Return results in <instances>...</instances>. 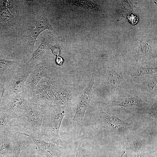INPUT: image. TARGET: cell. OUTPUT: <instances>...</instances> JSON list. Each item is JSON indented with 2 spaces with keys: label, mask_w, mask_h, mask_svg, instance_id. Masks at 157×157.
Segmentation results:
<instances>
[{
  "label": "cell",
  "mask_w": 157,
  "mask_h": 157,
  "mask_svg": "<svg viewBox=\"0 0 157 157\" xmlns=\"http://www.w3.org/2000/svg\"><path fill=\"white\" fill-rule=\"evenodd\" d=\"M21 5L22 8L21 6L18 10L16 34L21 36L33 53L40 34L46 29H53L45 15L40 12L37 1H22Z\"/></svg>",
  "instance_id": "6da1fadb"
},
{
  "label": "cell",
  "mask_w": 157,
  "mask_h": 157,
  "mask_svg": "<svg viewBox=\"0 0 157 157\" xmlns=\"http://www.w3.org/2000/svg\"><path fill=\"white\" fill-rule=\"evenodd\" d=\"M12 9L9 8V0H0V44L4 40L15 33L16 18Z\"/></svg>",
  "instance_id": "5b68a950"
},
{
  "label": "cell",
  "mask_w": 157,
  "mask_h": 157,
  "mask_svg": "<svg viewBox=\"0 0 157 157\" xmlns=\"http://www.w3.org/2000/svg\"><path fill=\"white\" fill-rule=\"evenodd\" d=\"M134 153L137 157H145L144 148L142 141L139 138H134L131 143Z\"/></svg>",
  "instance_id": "e0dca14e"
},
{
  "label": "cell",
  "mask_w": 157,
  "mask_h": 157,
  "mask_svg": "<svg viewBox=\"0 0 157 157\" xmlns=\"http://www.w3.org/2000/svg\"><path fill=\"white\" fill-rule=\"evenodd\" d=\"M8 97V103L2 106L1 111L7 112L17 119L31 104V98L25 91Z\"/></svg>",
  "instance_id": "ba28073f"
},
{
  "label": "cell",
  "mask_w": 157,
  "mask_h": 157,
  "mask_svg": "<svg viewBox=\"0 0 157 157\" xmlns=\"http://www.w3.org/2000/svg\"><path fill=\"white\" fill-rule=\"evenodd\" d=\"M148 120L149 123L156 127L157 124V105L155 102L149 110L148 115Z\"/></svg>",
  "instance_id": "ac0fdd59"
},
{
  "label": "cell",
  "mask_w": 157,
  "mask_h": 157,
  "mask_svg": "<svg viewBox=\"0 0 157 157\" xmlns=\"http://www.w3.org/2000/svg\"><path fill=\"white\" fill-rule=\"evenodd\" d=\"M27 153L28 155V157H33L32 154H31V152L30 151V149H29V147L26 149Z\"/></svg>",
  "instance_id": "83f0119b"
},
{
  "label": "cell",
  "mask_w": 157,
  "mask_h": 157,
  "mask_svg": "<svg viewBox=\"0 0 157 157\" xmlns=\"http://www.w3.org/2000/svg\"><path fill=\"white\" fill-rule=\"evenodd\" d=\"M100 117L103 122L111 129L119 134L128 132L131 124L125 122L117 116L108 114L104 111L100 113Z\"/></svg>",
  "instance_id": "8fae6325"
},
{
  "label": "cell",
  "mask_w": 157,
  "mask_h": 157,
  "mask_svg": "<svg viewBox=\"0 0 157 157\" xmlns=\"http://www.w3.org/2000/svg\"><path fill=\"white\" fill-rule=\"evenodd\" d=\"M40 60L35 64L25 82V91L28 93L31 98L35 86L42 78L48 77V66Z\"/></svg>",
  "instance_id": "9c48e42d"
},
{
  "label": "cell",
  "mask_w": 157,
  "mask_h": 157,
  "mask_svg": "<svg viewBox=\"0 0 157 157\" xmlns=\"http://www.w3.org/2000/svg\"><path fill=\"white\" fill-rule=\"evenodd\" d=\"M107 77L109 85L113 90L119 86L123 80V76L112 63L108 67Z\"/></svg>",
  "instance_id": "2e32d148"
},
{
  "label": "cell",
  "mask_w": 157,
  "mask_h": 157,
  "mask_svg": "<svg viewBox=\"0 0 157 157\" xmlns=\"http://www.w3.org/2000/svg\"><path fill=\"white\" fill-rule=\"evenodd\" d=\"M65 113V110L59 109L55 105L43 108L42 122L38 134L54 142L60 140V129Z\"/></svg>",
  "instance_id": "7a4b0ae2"
},
{
  "label": "cell",
  "mask_w": 157,
  "mask_h": 157,
  "mask_svg": "<svg viewBox=\"0 0 157 157\" xmlns=\"http://www.w3.org/2000/svg\"><path fill=\"white\" fill-rule=\"evenodd\" d=\"M13 132L12 157H19L22 151L27 149L33 142L28 136L22 133L15 131Z\"/></svg>",
  "instance_id": "5bb4252c"
},
{
  "label": "cell",
  "mask_w": 157,
  "mask_h": 157,
  "mask_svg": "<svg viewBox=\"0 0 157 157\" xmlns=\"http://www.w3.org/2000/svg\"><path fill=\"white\" fill-rule=\"evenodd\" d=\"M3 88L2 93L1 97V99H0V111H1L2 107V98L3 96V91H4L3 88Z\"/></svg>",
  "instance_id": "4316f807"
},
{
  "label": "cell",
  "mask_w": 157,
  "mask_h": 157,
  "mask_svg": "<svg viewBox=\"0 0 157 157\" xmlns=\"http://www.w3.org/2000/svg\"><path fill=\"white\" fill-rule=\"evenodd\" d=\"M74 157H86L85 152L82 147L78 145L76 147Z\"/></svg>",
  "instance_id": "d4e9b609"
},
{
  "label": "cell",
  "mask_w": 157,
  "mask_h": 157,
  "mask_svg": "<svg viewBox=\"0 0 157 157\" xmlns=\"http://www.w3.org/2000/svg\"><path fill=\"white\" fill-rule=\"evenodd\" d=\"M43 116V108L30 104L17 119L19 125L24 131L23 133L38 134L42 124Z\"/></svg>",
  "instance_id": "277c9868"
},
{
  "label": "cell",
  "mask_w": 157,
  "mask_h": 157,
  "mask_svg": "<svg viewBox=\"0 0 157 157\" xmlns=\"http://www.w3.org/2000/svg\"><path fill=\"white\" fill-rule=\"evenodd\" d=\"M112 106L123 107L138 111L142 110L145 107L146 101L138 97H131L116 99L111 101Z\"/></svg>",
  "instance_id": "4fadbf2b"
},
{
  "label": "cell",
  "mask_w": 157,
  "mask_h": 157,
  "mask_svg": "<svg viewBox=\"0 0 157 157\" xmlns=\"http://www.w3.org/2000/svg\"><path fill=\"white\" fill-rule=\"evenodd\" d=\"M24 134L37 147L39 150L47 157H61L62 147L56 142H46L37 133Z\"/></svg>",
  "instance_id": "30bf717a"
},
{
  "label": "cell",
  "mask_w": 157,
  "mask_h": 157,
  "mask_svg": "<svg viewBox=\"0 0 157 157\" xmlns=\"http://www.w3.org/2000/svg\"><path fill=\"white\" fill-rule=\"evenodd\" d=\"M54 38L55 34L52 32H45L42 42L33 53L30 60L25 64L28 66L34 65L40 59L45 52L50 48Z\"/></svg>",
  "instance_id": "7c38bea8"
},
{
  "label": "cell",
  "mask_w": 157,
  "mask_h": 157,
  "mask_svg": "<svg viewBox=\"0 0 157 157\" xmlns=\"http://www.w3.org/2000/svg\"><path fill=\"white\" fill-rule=\"evenodd\" d=\"M6 138L3 142L0 148V157H6L8 151L9 145L6 142Z\"/></svg>",
  "instance_id": "603a6c76"
},
{
  "label": "cell",
  "mask_w": 157,
  "mask_h": 157,
  "mask_svg": "<svg viewBox=\"0 0 157 157\" xmlns=\"http://www.w3.org/2000/svg\"><path fill=\"white\" fill-rule=\"evenodd\" d=\"M1 47V46H0V47Z\"/></svg>",
  "instance_id": "f1b7e54d"
},
{
  "label": "cell",
  "mask_w": 157,
  "mask_h": 157,
  "mask_svg": "<svg viewBox=\"0 0 157 157\" xmlns=\"http://www.w3.org/2000/svg\"><path fill=\"white\" fill-rule=\"evenodd\" d=\"M157 72V67L144 68L140 67L132 75L133 76H139L144 75L151 74Z\"/></svg>",
  "instance_id": "d6986e66"
},
{
  "label": "cell",
  "mask_w": 157,
  "mask_h": 157,
  "mask_svg": "<svg viewBox=\"0 0 157 157\" xmlns=\"http://www.w3.org/2000/svg\"><path fill=\"white\" fill-rule=\"evenodd\" d=\"M23 65L19 60L0 59V75L6 76L7 77Z\"/></svg>",
  "instance_id": "9a60e30c"
},
{
  "label": "cell",
  "mask_w": 157,
  "mask_h": 157,
  "mask_svg": "<svg viewBox=\"0 0 157 157\" xmlns=\"http://www.w3.org/2000/svg\"><path fill=\"white\" fill-rule=\"evenodd\" d=\"M53 53L55 55L59 56L61 53L62 48L58 44H56L55 45H51L50 48Z\"/></svg>",
  "instance_id": "cb8c5ba5"
},
{
  "label": "cell",
  "mask_w": 157,
  "mask_h": 157,
  "mask_svg": "<svg viewBox=\"0 0 157 157\" xmlns=\"http://www.w3.org/2000/svg\"><path fill=\"white\" fill-rule=\"evenodd\" d=\"M64 62V59L61 57L57 56L56 59V64L58 66L62 65Z\"/></svg>",
  "instance_id": "484cf974"
},
{
  "label": "cell",
  "mask_w": 157,
  "mask_h": 157,
  "mask_svg": "<svg viewBox=\"0 0 157 157\" xmlns=\"http://www.w3.org/2000/svg\"><path fill=\"white\" fill-rule=\"evenodd\" d=\"M157 85L156 79H153L143 83L140 88L144 91L151 92L156 90Z\"/></svg>",
  "instance_id": "ffe728a7"
},
{
  "label": "cell",
  "mask_w": 157,
  "mask_h": 157,
  "mask_svg": "<svg viewBox=\"0 0 157 157\" xmlns=\"http://www.w3.org/2000/svg\"><path fill=\"white\" fill-rule=\"evenodd\" d=\"M54 89L51 78L48 77L43 78L33 90L31 104L41 108L54 105Z\"/></svg>",
  "instance_id": "3957f363"
},
{
  "label": "cell",
  "mask_w": 157,
  "mask_h": 157,
  "mask_svg": "<svg viewBox=\"0 0 157 157\" xmlns=\"http://www.w3.org/2000/svg\"><path fill=\"white\" fill-rule=\"evenodd\" d=\"M95 72L93 71L91 79L78 101L76 112L72 121L74 132L78 134L81 130L83 117L91 100L92 87L94 83Z\"/></svg>",
  "instance_id": "8992f818"
},
{
  "label": "cell",
  "mask_w": 157,
  "mask_h": 157,
  "mask_svg": "<svg viewBox=\"0 0 157 157\" xmlns=\"http://www.w3.org/2000/svg\"><path fill=\"white\" fill-rule=\"evenodd\" d=\"M34 65L28 66L24 64L6 77L7 93L8 97L25 91V82Z\"/></svg>",
  "instance_id": "52a82bcc"
},
{
  "label": "cell",
  "mask_w": 157,
  "mask_h": 157,
  "mask_svg": "<svg viewBox=\"0 0 157 157\" xmlns=\"http://www.w3.org/2000/svg\"><path fill=\"white\" fill-rule=\"evenodd\" d=\"M0 113V130L4 127L11 119H14L11 115L4 111Z\"/></svg>",
  "instance_id": "44dd1931"
},
{
  "label": "cell",
  "mask_w": 157,
  "mask_h": 157,
  "mask_svg": "<svg viewBox=\"0 0 157 157\" xmlns=\"http://www.w3.org/2000/svg\"><path fill=\"white\" fill-rule=\"evenodd\" d=\"M122 151L121 157H131L129 142L125 140L122 144Z\"/></svg>",
  "instance_id": "7402d4cb"
}]
</instances>
